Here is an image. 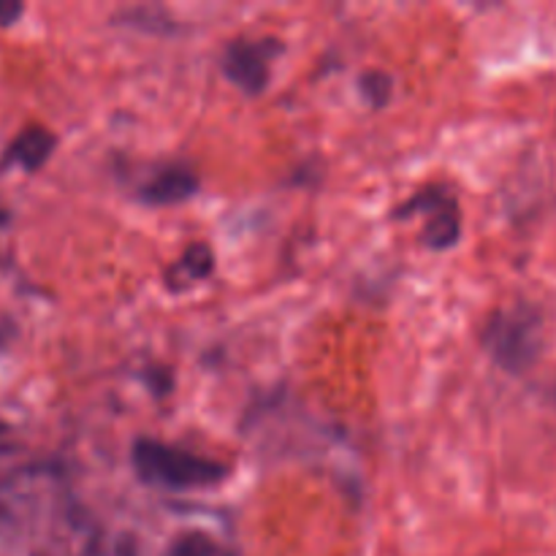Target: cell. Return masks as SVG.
I'll use <instances>...</instances> for the list:
<instances>
[{"instance_id": "obj_1", "label": "cell", "mask_w": 556, "mask_h": 556, "mask_svg": "<svg viewBox=\"0 0 556 556\" xmlns=\"http://www.w3.org/2000/svg\"><path fill=\"white\" fill-rule=\"evenodd\" d=\"M481 348L494 367L510 378H525L546 351V315L532 302L503 304L483 324Z\"/></svg>"}, {"instance_id": "obj_2", "label": "cell", "mask_w": 556, "mask_h": 556, "mask_svg": "<svg viewBox=\"0 0 556 556\" xmlns=\"http://www.w3.org/2000/svg\"><path fill=\"white\" fill-rule=\"evenodd\" d=\"M130 467L147 486L166 492L215 489L231 478V465L155 438H139L130 445Z\"/></svg>"}, {"instance_id": "obj_3", "label": "cell", "mask_w": 556, "mask_h": 556, "mask_svg": "<svg viewBox=\"0 0 556 556\" xmlns=\"http://www.w3.org/2000/svg\"><path fill=\"white\" fill-rule=\"evenodd\" d=\"M424 217V244L429 250H451L462 239V206L454 190L445 185H427L396 210V217Z\"/></svg>"}, {"instance_id": "obj_4", "label": "cell", "mask_w": 556, "mask_h": 556, "mask_svg": "<svg viewBox=\"0 0 556 556\" xmlns=\"http://www.w3.org/2000/svg\"><path fill=\"white\" fill-rule=\"evenodd\" d=\"M282 52L277 38H233L220 54V71L244 96H261L271 81V63Z\"/></svg>"}, {"instance_id": "obj_5", "label": "cell", "mask_w": 556, "mask_h": 556, "mask_svg": "<svg viewBox=\"0 0 556 556\" xmlns=\"http://www.w3.org/2000/svg\"><path fill=\"white\" fill-rule=\"evenodd\" d=\"M199 188L201 179L193 168L185 163H166L136 188V195L147 206H177L193 199Z\"/></svg>"}, {"instance_id": "obj_6", "label": "cell", "mask_w": 556, "mask_h": 556, "mask_svg": "<svg viewBox=\"0 0 556 556\" xmlns=\"http://www.w3.org/2000/svg\"><path fill=\"white\" fill-rule=\"evenodd\" d=\"M215 271V250L206 242H190L177 261L163 271V286L172 293L190 291L199 282L210 280Z\"/></svg>"}, {"instance_id": "obj_7", "label": "cell", "mask_w": 556, "mask_h": 556, "mask_svg": "<svg viewBox=\"0 0 556 556\" xmlns=\"http://www.w3.org/2000/svg\"><path fill=\"white\" fill-rule=\"evenodd\" d=\"M54 147H58V136L49 128L33 125V128H25L20 136H14V141L5 147L0 166H20L25 172H38L52 157Z\"/></svg>"}, {"instance_id": "obj_8", "label": "cell", "mask_w": 556, "mask_h": 556, "mask_svg": "<svg viewBox=\"0 0 556 556\" xmlns=\"http://www.w3.org/2000/svg\"><path fill=\"white\" fill-rule=\"evenodd\" d=\"M166 556H237L231 546L206 530H185L168 546Z\"/></svg>"}, {"instance_id": "obj_9", "label": "cell", "mask_w": 556, "mask_h": 556, "mask_svg": "<svg viewBox=\"0 0 556 556\" xmlns=\"http://www.w3.org/2000/svg\"><path fill=\"white\" fill-rule=\"evenodd\" d=\"M358 90H362V98L369 106L386 109L391 103V96H394V79L386 71L369 68L358 76Z\"/></svg>"}, {"instance_id": "obj_10", "label": "cell", "mask_w": 556, "mask_h": 556, "mask_svg": "<svg viewBox=\"0 0 556 556\" xmlns=\"http://www.w3.org/2000/svg\"><path fill=\"white\" fill-rule=\"evenodd\" d=\"M81 556H141L139 546L130 535H106V532H92L85 541Z\"/></svg>"}, {"instance_id": "obj_11", "label": "cell", "mask_w": 556, "mask_h": 556, "mask_svg": "<svg viewBox=\"0 0 556 556\" xmlns=\"http://www.w3.org/2000/svg\"><path fill=\"white\" fill-rule=\"evenodd\" d=\"M22 14H25V5L22 3H5V0H0V27L14 25Z\"/></svg>"}]
</instances>
